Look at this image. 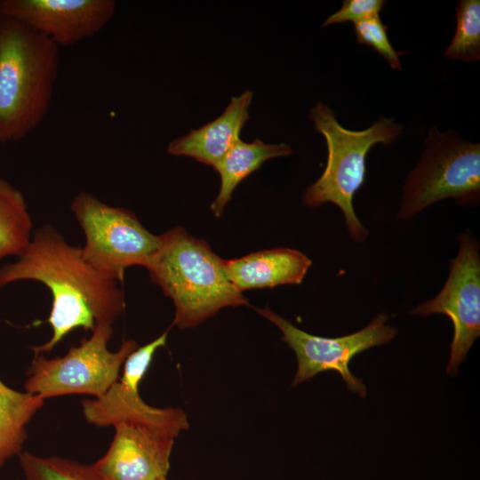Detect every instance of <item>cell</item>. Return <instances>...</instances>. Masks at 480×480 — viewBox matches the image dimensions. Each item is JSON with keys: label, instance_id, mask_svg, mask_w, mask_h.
I'll return each mask as SVG.
<instances>
[{"label": "cell", "instance_id": "1", "mask_svg": "<svg viewBox=\"0 0 480 480\" xmlns=\"http://www.w3.org/2000/svg\"><path fill=\"white\" fill-rule=\"evenodd\" d=\"M21 280L46 285L52 297L47 323L52 337L34 354L50 353L76 328L92 332L97 324L115 321L124 310V294L117 282L107 279L83 258L81 247L65 241L51 225L37 229L16 262L0 268V288Z\"/></svg>", "mask_w": 480, "mask_h": 480}, {"label": "cell", "instance_id": "2", "mask_svg": "<svg viewBox=\"0 0 480 480\" xmlns=\"http://www.w3.org/2000/svg\"><path fill=\"white\" fill-rule=\"evenodd\" d=\"M160 236V246L145 268L174 304L173 325L193 328L224 308L250 306L228 279L224 260L204 240L180 226Z\"/></svg>", "mask_w": 480, "mask_h": 480}, {"label": "cell", "instance_id": "3", "mask_svg": "<svg viewBox=\"0 0 480 480\" xmlns=\"http://www.w3.org/2000/svg\"><path fill=\"white\" fill-rule=\"evenodd\" d=\"M59 63L57 44L0 13V143L26 138L44 119Z\"/></svg>", "mask_w": 480, "mask_h": 480}, {"label": "cell", "instance_id": "4", "mask_svg": "<svg viewBox=\"0 0 480 480\" xmlns=\"http://www.w3.org/2000/svg\"><path fill=\"white\" fill-rule=\"evenodd\" d=\"M309 118L326 141L327 164L319 179L305 190L302 202L308 207L325 203L336 204L343 212L350 237L364 242L368 230L355 212L353 198L364 182L366 156L378 143L392 145L398 139L402 125L394 118L380 117L367 129L348 130L323 102L311 108Z\"/></svg>", "mask_w": 480, "mask_h": 480}, {"label": "cell", "instance_id": "5", "mask_svg": "<svg viewBox=\"0 0 480 480\" xmlns=\"http://www.w3.org/2000/svg\"><path fill=\"white\" fill-rule=\"evenodd\" d=\"M445 198L460 205L478 204L480 144L432 126L418 164L404 180L397 216L410 220Z\"/></svg>", "mask_w": 480, "mask_h": 480}, {"label": "cell", "instance_id": "6", "mask_svg": "<svg viewBox=\"0 0 480 480\" xmlns=\"http://www.w3.org/2000/svg\"><path fill=\"white\" fill-rule=\"evenodd\" d=\"M112 332L111 324H100L89 338L62 356L46 358L44 354H34L24 390L44 400L74 394L101 396L118 380L125 358L138 348L133 340H127L117 351H109Z\"/></svg>", "mask_w": 480, "mask_h": 480}, {"label": "cell", "instance_id": "7", "mask_svg": "<svg viewBox=\"0 0 480 480\" xmlns=\"http://www.w3.org/2000/svg\"><path fill=\"white\" fill-rule=\"evenodd\" d=\"M70 207L85 236L84 260L107 279L122 282L126 268H145L160 246L161 236L129 210L108 205L87 192L76 195Z\"/></svg>", "mask_w": 480, "mask_h": 480}, {"label": "cell", "instance_id": "8", "mask_svg": "<svg viewBox=\"0 0 480 480\" xmlns=\"http://www.w3.org/2000/svg\"><path fill=\"white\" fill-rule=\"evenodd\" d=\"M256 311L279 328L282 340L295 353L298 365L292 386H298L320 372L336 371L347 388L363 398L366 396V388L361 379L351 373V359L364 350L388 343L397 333L396 328L387 324L388 316L386 313L378 314L368 325L356 332L325 338L299 329L268 307L256 308Z\"/></svg>", "mask_w": 480, "mask_h": 480}, {"label": "cell", "instance_id": "9", "mask_svg": "<svg viewBox=\"0 0 480 480\" xmlns=\"http://www.w3.org/2000/svg\"><path fill=\"white\" fill-rule=\"evenodd\" d=\"M459 243V252L450 261L449 275L439 293L410 311L423 317L443 314L452 320L453 337L446 367L450 376L457 375L460 364L480 335L479 244L468 230L460 235Z\"/></svg>", "mask_w": 480, "mask_h": 480}, {"label": "cell", "instance_id": "10", "mask_svg": "<svg viewBox=\"0 0 480 480\" xmlns=\"http://www.w3.org/2000/svg\"><path fill=\"white\" fill-rule=\"evenodd\" d=\"M113 0H0V13L14 18L60 46L100 33L112 20Z\"/></svg>", "mask_w": 480, "mask_h": 480}, {"label": "cell", "instance_id": "11", "mask_svg": "<svg viewBox=\"0 0 480 480\" xmlns=\"http://www.w3.org/2000/svg\"><path fill=\"white\" fill-rule=\"evenodd\" d=\"M114 428L107 452L92 464L104 480H154L167 476L175 438L130 423Z\"/></svg>", "mask_w": 480, "mask_h": 480}, {"label": "cell", "instance_id": "12", "mask_svg": "<svg viewBox=\"0 0 480 480\" xmlns=\"http://www.w3.org/2000/svg\"><path fill=\"white\" fill-rule=\"evenodd\" d=\"M119 380V379H118ZM86 421L96 427L130 423L148 427L173 438L189 428L188 416L180 408H157L145 403L139 389L119 380L101 396L81 402Z\"/></svg>", "mask_w": 480, "mask_h": 480}, {"label": "cell", "instance_id": "13", "mask_svg": "<svg viewBox=\"0 0 480 480\" xmlns=\"http://www.w3.org/2000/svg\"><path fill=\"white\" fill-rule=\"evenodd\" d=\"M253 93L244 92L230 99L223 113L198 129L172 140L167 153L190 156L213 168L239 140L242 128L249 119Z\"/></svg>", "mask_w": 480, "mask_h": 480}, {"label": "cell", "instance_id": "14", "mask_svg": "<svg viewBox=\"0 0 480 480\" xmlns=\"http://www.w3.org/2000/svg\"><path fill=\"white\" fill-rule=\"evenodd\" d=\"M223 263L228 279L241 292L299 284L312 265L311 260L301 252L282 247L224 260Z\"/></svg>", "mask_w": 480, "mask_h": 480}, {"label": "cell", "instance_id": "15", "mask_svg": "<svg viewBox=\"0 0 480 480\" xmlns=\"http://www.w3.org/2000/svg\"><path fill=\"white\" fill-rule=\"evenodd\" d=\"M292 153L291 146L285 143L266 144L259 139L250 143L237 140L214 167L220 177V188L211 204L212 213L220 217L237 185L266 161Z\"/></svg>", "mask_w": 480, "mask_h": 480}, {"label": "cell", "instance_id": "16", "mask_svg": "<svg viewBox=\"0 0 480 480\" xmlns=\"http://www.w3.org/2000/svg\"><path fill=\"white\" fill-rule=\"evenodd\" d=\"M44 404L40 396L15 390L0 380V469L23 452L27 426Z\"/></svg>", "mask_w": 480, "mask_h": 480}, {"label": "cell", "instance_id": "17", "mask_svg": "<svg viewBox=\"0 0 480 480\" xmlns=\"http://www.w3.org/2000/svg\"><path fill=\"white\" fill-rule=\"evenodd\" d=\"M32 220L21 192L0 178V260L20 256L31 241Z\"/></svg>", "mask_w": 480, "mask_h": 480}, {"label": "cell", "instance_id": "18", "mask_svg": "<svg viewBox=\"0 0 480 480\" xmlns=\"http://www.w3.org/2000/svg\"><path fill=\"white\" fill-rule=\"evenodd\" d=\"M18 457L23 475L20 480H104L92 465L28 452H22Z\"/></svg>", "mask_w": 480, "mask_h": 480}, {"label": "cell", "instance_id": "19", "mask_svg": "<svg viewBox=\"0 0 480 480\" xmlns=\"http://www.w3.org/2000/svg\"><path fill=\"white\" fill-rule=\"evenodd\" d=\"M455 15V33L444 55L467 62L477 61L480 59V1H459Z\"/></svg>", "mask_w": 480, "mask_h": 480}, {"label": "cell", "instance_id": "20", "mask_svg": "<svg viewBox=\"0 0 480 480\" xmlns=\"http://www.w3.org/2000/svg\"><path fill=\"white\" fill-rule=\"evenodd\" d=\"M388 26L384 25L380 16L356 23L354 34L358 44L372 47L381 55L393 69H402L400 55L404 51H396L389 42Z\"/></svg>", "mask_w": 480, "mask_h": 480}, {"label": "cell", "instance_id": "21", "mask_svg": "<svg viewBox=\"0 0 480 480\" xmlns=\"http://www.w3.org/2000/svg\"><path fill=\"white\" fill-rule=\"evenodd\" d=\"M167 336L168 330L154 340L130 353L123 364V374L118 380L132 388L139 389L156 350L165 346Z\"/></svg>", "mask_w": 480, "mask_h": 480}, {"label": "cell", "instance_id": "22", "mask_svg": "<svg viewBox=\"0 0 480 480\" xmlns=\"http://www.w3.org/2000/svg\"><path fill=\"white\" fill-rule=\"evenodd\" d=\"M384 0H344L341 8L329 16L323 26L352 21L355 24L377 17L383 10Z\"/></svg>", "mask_w": 480, "mask_h": 480}, {"label": "cell", "instance_id": "23", "mask_svg": "<svg viewBox=\"0 0 480 480\" xmlns=\"http://www.w3.org/2000/svg\"><path fill=\"white\" fill-rule=\"evenodd\" d=\"M154 480H167L166 476L159 477Z\"/></svg>", "mask_w": 480, "mask_h": 480}, {"label": "cell", "instance_id": "24", "mask_svg": "<svg viewBox=\"0 0 480 480\" xmlns=\"http://www.w3.org/2000/svg\"><path fill=\"white\" fill-rule=\"evenodd\" d=\"M17 480H20V478H18Z\"/></svg>", "mask_w": 480, "mask_h": 480}]
</instances>
